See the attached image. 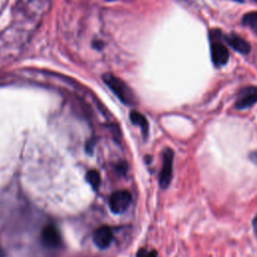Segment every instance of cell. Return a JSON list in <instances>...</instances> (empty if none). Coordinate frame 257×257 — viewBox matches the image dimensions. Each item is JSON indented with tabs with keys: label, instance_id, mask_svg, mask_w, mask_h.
<instances>
[{
	"label": "cell",
	"instance_id": "6da1fadb",
	"mask_svg": "<svg viewBox=\"0 0 257 257\" xmlns=\"http://www.w3.org/2000/svg\"><path fill=\"white\" fill-rule=\"evenodd\" d=\"M103 81L122 103L126 104L135 103V95L124 81L114 75H111V73H105V75H103Z\"/></svg>",
	"mask_w": 257,
	"mask_h": 257
},
{
	"label": "cell",
	"instance_id": "7a4b0ae2",
	"mask_svg": "<svg viewBox=\"0 0 257 257\" xmlns=\"http://www.w3.org/2000/svg\"><path fill=\"white\" fill-rule=\"evenodd\" d=\"M132 203V195L127 190H119L114 192L108 199V206L115 214H122L130 207Z\"/></svg>",
	"mask_w": 257,
	"mask_h": 257
},
{
	"label": "cell",
	"instance_id": "3957f363",
	"mask_svg": "<svg viewBox=\"0 0 257 257\" xmlns=\"http://www.w3.org/2000/svg\"><path fill=\"white\" fill-rule=\"evenodd\" d=\"M173 161L174 152L171 149H166L163 153V165L159 176V183L162 189H167L173 177Z\"/></svg>",
	"mask_w": 257,
	"mask_h": 257
},
{
	"label": "cell",
	"instance_id": "277c9868",
	"mask_svg": "<svg viewBox=\"0 0 257 257\" xmlns=\"http://www.w3.org/2000/svg\"><path fill=\"white\" fill-rule=\"evenodd\" d=\"M257 103V87H249L240 92L235 107L237 109H245Z\"/></svg>",
	"mask_w": 257,
	"mask_h": 257
},
{
	"label": "cell",
	"instance_id": "5b68a950",
	"mask_svg": "<svg viewBox=\"0 0 257 257\" xmlns=\"http://www.w3.org/2000/svg\"><path fill=\"white\" fill-rule=\"evenodd\" d=\"M114 239L112 229L108 226H102L98 228L93 234V241L95 245L100 249H105L111 245Z\"/></svg>",
	"mask_w": 257,
	"mask_h": 257
},
{
	"label": "cell",
	"instance_id": "8992f818",
	"mask_svg": "<svg viewBox=\"0 0 257 257\" xmlns=\"http://www.w3.org/2000/svg\"><path fill=\"white\" fill-rule=\"evenodd\" d=\"M42 242L49 248H57L61 243L60 233L54 225H48L42 232Z\"/></svg>",
	"mask_w": 257,
	"mask_h": 257
},
{
	"label": "cell",
	"instance_id": "52a82bcc",
	"mask_svg": "<svg viewBox=\"0 0 257 257\" xmlns=\"http://www.w3.org/2000/svg\"><path fill=\"white\" fill-rule=\"evenodd\" d=\"M211 56L216 66H221L228 62L229 51L225 46L217 42L211 46Z\"/></svg>",
	"mask_w": 257,
	"mask_h": 257
},
{
	"label": "cell",
	"instance_id": "ba28073f",
	"mask_svg": "<svg viewBox=\"0 0 257 257\" xmlns=\"http://www.w3.org/2000/svg\"><path fill=\"white\" fill-rule=\"evenodd\" d=\"M226 41L228 45L237 52L242 54H247L250 51V45L240 36L232 33L226 36Z\"/></svg>",
	"mask_w": 257,
	"mask_h": 257
},
{
	"label": "cell",
	"instance_id": "9c48e42d",
	"mask_svg": "<svg viewBox=\"0 0 257 257\" xmlns=\"http://www.w3.org/2000/svg\"><path fill=\"white\" fill-rule=\"evenodd\" d=\"M130 119L134 125H137L142 129V131L145 135L148 134L149 124H148V121H147V119L142 114H140L136 111H133L130 114Z\"/></svg>",
	"mask_w": 257,
	"mask_h": 257
},
{
	"label": "cell",
	"instance_id": "30bf717a",
	"mask_svg": "<svg viewBox=\"0 0 257 257\" xmlns=\"http://www.w3.org/2000/svg\"><path fill=\"white\" fill-rule=\"evenodd\" d=\"M86 179L88 181L89 184L93 187V189L95 190H98L100 185H101V176L99 174L98 171L96 170H90L88 173H87V176H86Z\"/></svg>",
	"mask_w": 257,
	"mask_h": 257
},
{
	"label": "cell",
	"instance_id": "8fae6325",
	"mask_svg": "<svg viewBox=\"0 0 257 257\" xmlns=\"http://www.w3.org/2000/svg\"><path fill=\"white\" fill-rule=\"evenodd\" d=\"M242 23L244 25L250 26L257 33V11L246 13L242 19Z\"/></svg>",
	"mask_w": 257,
	"mask_h": 257
},
{
	"label": "cell",
	"instance_id": "7c38bea8",
	"mask_svg": "<svg viewBox=\"0 0 257 257\" xmlns=\"http://www.w3.org/2000/svg\"><path fill=\"white\" fill-rule=\"evenodd\" d=\"M137 257H157V251L142 248L138 251Z\"/></svg>",
	"mask_w": 257,
	"mask_h": 257
},
{
	"label": "cell",
	"instance_id": "4fadbf2b",
	"mask_svg": "<svg viewBox=\"0 0 257 257\" xmlns=\"http://www.w3.org/2000/svg\"><path fill=\"white\" fill-rule=\"evenodd\" d=\"M253 229H254V232L257 236V214L255 215V217L253 219Z\"/></svg>",
	"mask_w": 257,
	"mask_h": 257
},
{
	"label": "cell",
	"instance_id": "5bb4252c",
	"mask_svg": "<svg viewBox=\"0 0 257 257\" xmlns=\"http://www.w3.org/2000/svg\"><path fill=\"white\" fill-rule=\"evenodd\" d=\"M249 157H250V159L252 160V162H254V163L257 164V152H255V153H251Z\"/></svg>",
	"mask_w": 257,
	"mask_h": 257
},
{
	"label": "cell",
	"instance_id": "9a60e30c",
	"mask_svg": "<svg viewBox=\"0 0 257 257\" xmlns=\"http://www.w3.org/2000/svg\"><path fill=\"white\" fill-rule=\"evenodd\" d=\"M3 256V254H2V250H1V248H0V257H2Z\"/></svg>",
	"mask_w": 257,
	"mask_h": 257
},
{
	"label": "cell",
	"instance_id": "2e32d148",
	"mask_svg": "<svg viewBox=\"0 0 257 257\" xmlns=\"http://www.w3.org/2000/svg\"><path fill=\"white\" fill-rule=\"evenodd\" d=\"M234 1H237V2H243V0H234Z\"/></svg>",
	"mask_w": 257,
	"mask_h": 257
}]
</instances>
